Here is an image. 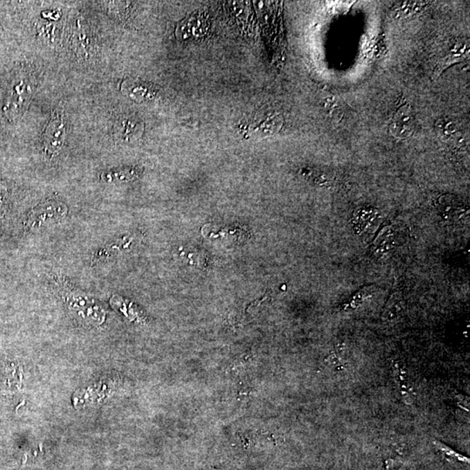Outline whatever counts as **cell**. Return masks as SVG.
Masks as SVG:
<instances>
[{"label":"cell","mask_w":470,"mask_h":470,"mask_svg":"<svg viewBox=\"0 0 470 470\" xmlns=\"http://www.w3.org/2000/svg\"><path fill=\"white\" fill-rule=\"evenodd\" d=\"M67 207L64 203L49 201L33 209L26 222L28 232L40 231L46 226L62 221L67 215Z\"/></svg>","instance_id":"cell-1"},{"label":"cell","mask_w":470,"mask_h":470,"mask_svg":"<svg viewBox=\"0 0 470 470\" xmlns=\"http://www.w3.org/2000/svg\"><path fill=\"white\" fill-rule=\"evenodd\" d=\"M66 140V124L62 115L54 113L44 133V152L47 159L53 160L59 156L65 147Z\"/></svg>","instance_id":"cell-2"},{"label":"cell","mask_w":470,"mask_h":470,"mask_svg":"<svg viewBox=\"0 0 470 470\" xmlns=\"http://www.w3.org/2000/svg\"><path fill=\"white\" fill-rule=\"evenodd\" d=\"M64 285V296L71 310L76 311L83 319L92 321L93 323H102L105 317L102 309L84 293L69 289L66 287V284Z\"/></svg>","instance_id":"cell-3"},{"label":"cell","mask_w":470,"mask_h":470,"mask_svg":"<svg viewBox=\"0 0 470 470\" xmlns=\"http://www.w3.org/2000/svg\"><path fill=\"white\" fill-rule=\"evenodd\" d=\"M282 115L278 111H270L253 114L246 131L253 137H270L279 133L283 125Z\"/></svg>","instance_id":"cell-4"},{"label":"cell","mask_w":470,"mask_h":470,"mask_svg":"<svg viewBox=\"0 0 470 470\" xmlns=\"http://www.w3.org/2000/svg\"><path fill=\"white\" fill-rule=\"evenodd\" d=\"M33 96L32 84L25 80H20L13 86L11 96L4 107V111L10 119H15L25 111Z\"/></svg>","instance_id":"cell-5"},{"label":"cell","mask_w":470,"mask_h":470,"mask_svg":"<svg viewBox=\"0 0 470 470\" xmlns=\"http://www.w3.org/2000/svg\"><path fill=\"white\" fill-rule=\"evenodd\" d=\"M415 128V118L408 104L399 108L391 120L390 132L394 137L404 140L413 134Z\"/></svg>","instance_id":"cell-6"},{"label":"cell","mask_w":470,"mask_h":470,"mask_svg":"<svg viewBox=\"0 0 470 470\" xmlns=\"http://www.w3.org/2000/svg\"><path fill=\"white\" fill-rule=\"evenodd\" d=\"M135 242V236H124V237L118 239L116 241L107 243L103 248H100L94 253L92 258L93 265H97L107 262L115 256L129 251L132 245Z\"/></svg>","instance_id":"cell-7"},{"label":"cell","mask_w":470,"mask_h":470,"mask_svg":"<svg viewBox=\"0 0 470 470\" xmlns=\"http://www.w3.org/2000/svg\"><path fill=\"white\" fill-rule=\"evenodd\" d=\"M380 214L377 209L372 208H361L354 211L353 222L354 230L358 235L373 233L377 229L380 219Z\"/></svg>","instance_id":"cell-8"},{"label":"cell","mask_w":470,"mask_h":470,"mask_svg":"<svg viewBox=\"0 0 470 470\" xmlns=\"http://www.w3.org/2000/svg\"><path fill=\"white\" fill-rule=\"evenodd\" d=\"M392 367H393L395 381H397L398 387L400 388L402 395H404V401L411 402V395L408 391V377L405 364L401 363V361H395Z\"/></svg>","instance_id":"cell-9"},{"label":"cell","mask_w":470,"mask_h":470,"mask_svg":"<svg viewBox=\"0 0 470 470\" xmlns=\"http://www.w3.org/2000/svg\"><path fill=\"white\" fill-rule=\"evenodd\" d=\"M435 130L438 136L444 141L453 140L458 134V125L452 119L446 117L436 121Z\"/></svg>","instance_id":"cell-10"},{"label":"cell","mask_w":470,"mask_h":470,"mask_svg":"<svg viewBox=\"0 0 470 470\" xmlns=\"http://www.w3.org/2000/svg\"><path fill=\"white\" fill-rule=\"evenodd\" d=\"M120 134L123 135L124 140L130 141L131 138H136L137 135L140 134L143 129L141 121L134 119V118H129V119H125L121 123Z\"/></svg>","instance_id":"cell-11"},{"label":"cell","mask_w":470,"mask_h":470,"mask_svg":"<svg viewBox=\"0 0 470 470\" xmlns=\"http://www.w3.org/2000/svg\"><path fill=\"white\" fill-rule=\"evenodd\" d=\"M469 53V46L466 43H456L454 47H452L451 52L448 54V56L445 57L444 63H442V66H451L452 64L460 62L463 57L467 56Z\"/></svg>","instance_id":"cell-12"},{"label":"cell","mask_w":470,"mask_h":470,"mask_svg":"<svg viewBox=\"0 0 470 470\" xmlns=\"http://www.w3.org/2000/svg\"><path fill=\"white\" fill-rule=\"evenodd\" d=\"M424 4V3L421 2H402L395 9V16L397 18H408L420 12Z\"/></svg>","instance_id":"cell-13"},{"label":"cell","mask_w":470,"mask_h":470,"mask_svg":"<svg viewBox=\"0 0 470 470\" xmlns=\"http://www.w3.org/2000/svg\"><path fill=\"white\" fill-rule=\"evenodd\" d=\"M394 236L390 230H385L383 233L378 236L377 241L374 242V251L377 253H386L390 251L393 246Z\"/></svg>","instance_id":"cell-14"},{"label":"cell","mask_w":470,"mask_h":470,"mask_svg":"<svg viewBox=\"0 0 470 470\" xmlns=\"http://www.w3.org/2000/svg\"><path fill=\"white\" fill-rule=\"evenodd\" d=\"M402 309H404V307H402L401 300L397 297V298H392L388 303L386 309H385L384 319L387 320L397 319Z\"/></svg>","instance_id":"cell-15"},{"label":"cell","mask_w":470,"mask_h":470,"mask_svg":"<svg viewBox=\"0 0 470 470\" xmlns=\"http://www.w3.org/2000/svg\"><path fill=\"white\" fill-rule=\"evenodd\" d=\"M435 444L440 451L444 453L445 455H447L448 458H453V460H456L458 462H462L465 463H469V459L466 458L465 456L458 454V453L452 451L451 449L447 447V446L441 444L440 442H435Z\"/></svg>","instance_id":"cell-16"},{"label":"cell","mask_w":470,"mask_h":470,"mask_svg":"<svg viewBox=\"0 0 470 470\" xmlns=\"http://www.w3.org/2000/svg\"><path fill=\"white\" fill-rule=\"evenodd\" d=\"M323 109L325 110L327 115L334 117L340 110L339 101L336 97H327L323 100Z\"/></svg>","instance_id":"cell-17"}]
</instances>
